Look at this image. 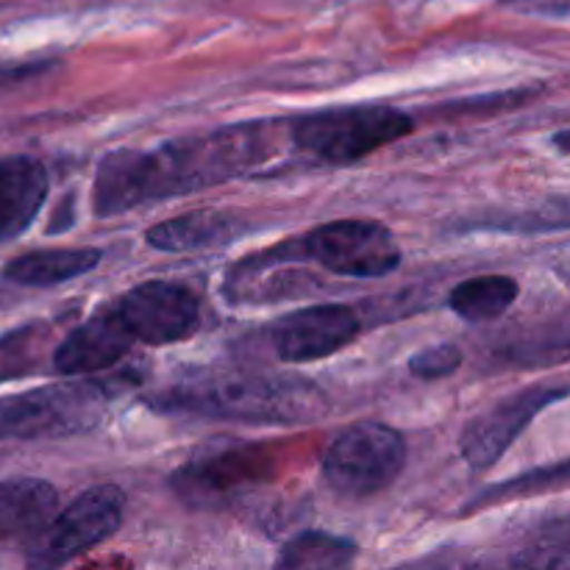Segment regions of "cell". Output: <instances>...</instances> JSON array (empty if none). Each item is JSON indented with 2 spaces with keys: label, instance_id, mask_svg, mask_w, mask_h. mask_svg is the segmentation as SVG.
<instances>
[{
  "label": "cell",
  "instance_id": "9a60e30c",
  "mask_svg": "<svg viewBox=\"0 0 570 570\" xmlns=\"http://www.w3.org/2000/svg\"><path fill=\"white\" fill-rule=\"evenodd\" d=\"M48 170L33 156L0 159V243L20 237L48 200Z\"/></svg>",
  "mask_w": 570,
  "mask_h": 570
},
{
  "label": "cell",
  "instance_id": "d6986e66",
  "mask_svg": "<svg viewBox=\"0 0 570 570\" xmlns=\"http://www.w3.org/2000/svg\"><path fill=\"white\" fill-rule=\"evenodd\" d=\"M356 560V543L328 532H301L287 540L276 568L284 570H337Z\"/></svg>",
  "mask_w": 570,
  "mask_h": 570
},
{
  "label": "cell",
  "instance_id": "6da1fadb",
  "mask_svg": "<svg viewBox=\"0 0 570 570\" xmlns=\"http://www.w3.org/2000/svg\"><path fill=\"white\" fill-rule=\"evenodd\" d=\"M276 154L265 122L226 126L156 150L115 148L100 159L92 184L95 217H117L137 206L178 198L243 176Z\"/></svg>",
  "mask_w": 570,
  "mask_h": 570
},
{
  "label": "cell",
  "instance_id": "8992f818",
  "mask_svg": "<svg viewBox=\"0 0 570 570\" xmlns=\"http://www.w3.org/2000/svg\"><path fill=\"white\" fill-rule=\"evenodd\" d=\"M126 512V493L117 484H98L78 495L72 504L56 512L31 549L28 568H61L117 534Z\"/></svg>",
  "mask_w": 570,
  "mask_h": 570
},
{
  "label": "cell",
  "instance_id": "7402d4cb",
  "mask_svg": "<svg viewBox=\"0 0 570 570\" xmlns=\"http://www.w3.org/2000/svg\"><path fill=\"white\" fill-rule=\"evenodd\" d=\"M568 476V462H557L554 468H540V471L527 473V476H518L512 482L499 484V488H490L488 493H482L476 499V504H495L499 499H507V495H523V493H540V490L551 488V484H562Z\"/></svg>",
  "mask_w": 570,
  "mask_h": 570
},
{
  "label": "cell",
  "instance_id": "5bb4252c",
  "mask_svg": "<svg viewBox=\"0 0 570 570\" xmlns=\"http://www.w3.org/2000/svg\"><path fill=\"white\" fill-rule=\"evenodd\" d=\"M289 259H304V248L301 239L295 243L276 245V248L265 250V254L245 256L239 265H234L226 273V284L223 293L232 304H243V301H278L289 298V295L306 293L301 278L295 273H284V265Z\"/></svg>",
  "mask_w": 570,
  "mask_h": 570
},
{
  "label": "cell",
  "instance_id": "5b68a950",
  "mask_svg": "<svg viewBox=\"0 0 570 570\" xmlns=\"http://www.w3.org/2000/svg\"><path fill=\"white\" fill-rule=\"evenodd\" d=\"M404 465V434L376 421L348 426L323 454V476L343 499H371L382 493L401 476Z\"/></svg>",
  "mask_w": 570,
  "mask_h": 570
},
{
  "label": "cell",
  "instance_id": "ac0fdd59",
  "mask_svg": "<svg viewBox=\"0 0 570 570\" xmlns=\"http://www.w3.org/2000/svg\"><path fill=\"white\" fill-rule=\"evenodd\" d=\"M521 295V287L512 276H473L468 282H460L449 295V306L454 315H460L468 323H488L504 315Z\"/></svg>",
  "mask_w": 570,
  "mask_h": 570
},
{
  "label": "cell",
  "instance_id": "7c38bea8",
  "mask_svg": "<svg viewBox=\"0 0 570 570\" xmlns=\"http://www.w3.org/2000/svg\"><path fill=\"white\" fill-rule=\"evenodd\" d=\"M134 345L131 332L122 323L117 306L98 309L92 317L72 328L50 354V367L61 376H92L109 371Z\"/></svg>",
  "mask_w": 570,
  "mask_h": 570
},
{
  "label": "cell",
  "instance_id": "52a82bcc",
  "mask_svg": "<svg viewBox=\"0 0 570 570\" xmlns=\"http://www.w3.org/2000/svg\"><path fill=\"white\" fill-rule=\"evenodd\" d=\"M304 256L343 278H384L399 271L401 245L384 223L332 220L301 239Z\"/></svg>",
  "mask_w": 570,
  "mask_h": 570
},
{
  "label": "cell",
  "instance_id": "4fadbf2b",
  "mask_svg": "<svg viewBox=\"0 0 570 570\" xmlns=\"http://www.w3.org/2000/svg\"><path fill=\"white\" fill-rule=\"evenodd\" d=\"M59 512V493L45 479L0 482V551H28Z\"/></svg>",
  "mask_w": 570,
  "mask_h": 570
},
{
  "label": "cell",
  "instance_id": "8fae6325",
  "mask_svg": "<svg viewBox=\"0 0 570 570\" xmlns=\"http://www.w3.org/2000/svg\"><path fill=\"white\" fill-rule=\"evenodd\" d=\"M265 456L254 445H209L170 476V488L189 507H220L262 476Z\"/></svg>",
  "mask_w": 570,
  "mask_h": 570
},
{
  "label": "cell",
  "instance_id": "ba28073f",
  "mask_svg": "<svg viewBox=\"0 0 570 570\" xmlns=\"http://www.w3.org/2000/svg\"><path fill=\"white\" fill-rule=\"evenodd\" d=\"M134 343L173 345L193 337L200 326V304L187 284L142 282L128 289L117 304Z\"/></svg>",
  "mask_w": 570,
  "mask_h": 570
},
{
  "label": "cell",
  "instance_id": "e0dca14e",
  "mask_svg": "<svg viewBox=\"0 0 570 570\" xmlns=\"http://www.w3.org/2000/svg\"><path fill=\"white\" fill-rule=\"evenodd\" d=\"M234 234H237V220L220 212L200 209L156 223L145 232V243L161 254H187V250H204L228 243Z\"/></svg>",
  "mask_w": 570,
  "mask_h": 570
},
{
  "label": "cell",
  "instance_id": "ffe728a7",
  "mask_svg": "<svg viewBox=\"0 0 570 570\" xmlns=\"http://www.w3.org/2000/svg\"><path fill=\"white\" fill-rule=\"evenodd\" d=\"M50 326L42 321L22 323L0 334V384L39 373L48 360Z\"/></svg>",
  "mask_w": 570,
  "mask_h": 570
},
{
  "label": "cell",
  "instance_id": "277c9868",
  "mask_svg": "<svg viewBox=\"0 0 570 570\" xmlns=\"http://www.w3.org/2000/svg\"><path fill=\"white\" fill-rule=\"evenodd\" d=\"M109 390L100 382H61L0 395V440L76 438L100 426Z\"/></svg>",
  "mask_w": 570,
  "mask_h": 570
},
{
  "label": "cell",
  "instance_id": "9c48e42d",
  "mask_svg": "<svg viewBox=\"0 0 570 570\" xmlns=\"http://www.w3.org/2000/svg\"><path fill=\"white\" fill-rule=\"evenodd\" d=\"M566 399V384H560V387L538 384V387L518 390L510 399L499 401L493 410L482 412V415H476L468 423L460 438L462 456H465L473 471H488V468H493L504 456V451H510V445L538 417V412H543L551 404H560Z\"/></svg>",
  "mask_w": 570,
  "mask_h": 570
},
{
  "label": "cell",
  "instance_id": "44dd1931",
  "mask_svg": "<svg viewBox=\"0 0 570 570\" xmlns=\"http://www.w3.org/2000/svg\"><path fill=\"white\" fill-rule=\"evenodd\" d=\"M460 365H462V348L454 343L429 345V348L417 351L415 356H410L412 376L423 379V382H438V379L451 376V373L460 371Z\"/></svg>",
  "mask_w": 570,
  "mask_h": 570
},
{
  "label": "cell",
  "instance_id": "30bf717a",
  "mask_svg": "<svg viewBox=\"0 0 570 570\" xmlns=\"http://www.w3.org/2000/svg\"><path fill=\"white\" fill-rule=\"evenodd\" d=\"M362 332V321L345 304H315L284 315L271 326L273 354L289 365H304L348 348Z\"/></svg>",
  "mask_w": 570,
  "mask_h": 570
},
{
  "label": "cell",
  "instance_id": "3957f363",
  "mask_svg": "<svg viewBox=\"0 0 570 570\" xmlns=\"http://www.w3.org/2000/svg\"><path fill=\"white\" fill-rule=\"evenodd\" d=\"M415 120L387 104L334 106L312 111L293 122V142L326 165H354L384 145L410 137Z\"/></svg>",
  "mask_w": 570,
  "mask_h": 570
},
{
  "label": "cell",
  "instance_id": "7a4b0ae2",
  "mask_svg": "<svg viewBox=\"0 0 570 570\" xmlns=\"http://www.w3.org/2000/svg\"><path fill=\"white\" fill-rule=\"evenodd\" d=\"M145 404L159 412H187L250 426L312 423L326 410V399L312 382L243 371L195 373L154 399H145Z\"/></svg>",
  "mask_w": 570,
  "mask_h": 570
},
{
  "label": "cell",
  "instance_id": "2e32d148",
  "mask_svg": "<svg viewBox=\"0 0 570 570\" xmlns=\"http://www.w3.org/2000/svg\"><path fill=\"white\" fill-rule=\"evenodd\" d=\"M104 262L98 248H42L22 254L3 267V278L20 287H56L72 282Z\"/></svg>",
  "mask_w": 570,
  "mask_h": 570
}]
</instances>
